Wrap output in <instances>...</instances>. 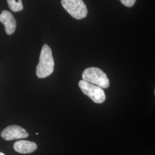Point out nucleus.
Instances as JSON below:
<instances>
[{"label":"nucleus","mask_w":155,"mask_h":155,"mask_svg":"<svg viewBox=\"0 0 155 155\" xmlns=\"http://www.w3.org/2000/svg\"><path fill=\"white\" fill-rule=\"evenodd\" d=\"M79 87L83 94L96 104H102L106 100L105 93L102 88L85 81H80Z\"/></svg>","instance_id":"4"},{"label":"nucleus","mask_w":155,"mask_h":155,"mask_svg":"<svg viewBox=\"0 0 155 155\" xmlns=\"http://www.w3.org/2000/svg\"><path fill=\"white\" fill-rule=\"evenodd\" d=\"M82 79L89 83L94 84L102 89H107L109 86V80L106 74L97 67L86 68L82 73Z\"/></svg>","instance_id":"2"},{"label":"nucleus","mask_w":155,"mask_h":155,"mask_svg":"<svg viewBox=\"0 0 155 155\" xmlns=\"http://www.w3.org/2000/svg\"><path fill=\"white\" fill-rule=\"evenodd\" d=\"M10 9L14 12H20L24 9L22 0H6Z\"/></svg>","instance_id":"8"},{"label":"nucleus","mask_w":155,"mask_h":155,"mask_svg":"<svg viewBox=\"0 0 155 155\" xmlns=\"http://www.w3.org/2000/svg\"><path fill=\"white\" fill-rule=\"evenodd\" d=\"M29 134L24 128L17 125H10L5 128L1 133V136L6 141L25 139Z\"/></svg>","instance_id":"5"},{"label":"nucleus","mask_w":155,"mask_h":155,"mask_svg":"<svg viewBox=\"0 0 155 155\" xmlns=\"http://www.w3.org/2000/svg\"><path fill=\"white\" fill-rule=\"evenodd\" d=\"M36 135H38V134H39V133H36Z\"/></svg>","instance_id":"11"},{"label":"nucleus","mask_w":155,"mask_h":155,"mask_svg":"<svg viewBox=\"0 0 155 155\" xmlns=\"http://www.w3.org/2000/svg\"><path fill=\"white\" fill-rule=\"evenodd\" d=\"M61 5L72 17L81 20L87 15V9L83 0H61Z\"/></svg>","instance_id":"3"},{"label":"nucleus","mask_w":155,"mask_h":155,"mask_svg":"<svg viewBox=\"0 0 155 155\" xmlns=\"http://www.w3.org/2000/svg\"><path fill=\"white\" fill-rule=\"evenodd\" d=\"M54 60L52 51L47 45H45L41 51L38 65L36 67V75L39 78L48 77L54 71Z\"/></svg>","instance_id":"1"},{"label":"nucleus","mask_w":155,"mask_h":155,"mask_svg":"<svg viewBox=\"0 0 155 155\" xmlns=\"http://www.w3.org/2000/svg\"><path fill=\"white\" fill-rule=\"evenodd\" d=\"M136 0H120L122 4L127 7L133 6L136 2Z\"/></svg>","instance_id":"9"},{"label":"nucleus","mask_w":155,"mask_h":155,"mask_svg":"<svg viewBox=\"0 0 155 155\" xmlns=\"http://www.w3.org/2000/svg\"><path fill=\"white\" fill-rule=\"evenodd\" d=\"M37 144L35 143L26 140L17 141L13 145L15 150L22 154L31 153L37 150Z\"/></svg>","instance_id":"7"},{"label":"nucleus","mask_w":155,"mask_h":155,"mask_svg":"<svg viewBox=\"0 0 155 155\" xmlns=\"http://www.w3.org/2000/svg\"><path fill=\"white\" fill-rule=\"evenodd\" d=\"M0 22L5 27L6 33L11 35L15 32L16 28V22L15 17L10 12L3 11L0 14Z\"/></svg>","instance_id":"6"},{"label":"nucleus","mask_w":155,"mask_h":155,"mask_svg":"<svg viewBox=\"0 0 155 155\" xmlns=\"http://www.w3.org/2000/svg\"><path fill=\"white\" fill-rule=\"evenodd\" d=\"M0 155H5L4 153H2V152H0Z\"/></svg>","instance_id":"10"}]
</instances>
